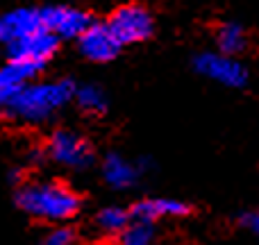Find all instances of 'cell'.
Masks as SVG:
<instances>
[{
  "label": "cell",
  "instance_id": "cell-1",
  "mask_svg": "<svg viewBox=\"0 0 259 245\" xmlns=\"http://www.w3.org/2000/svg\"><path fill=\"white\" fill-rule=\"evenodd\" d=\"M14 200L23 214L41 223H66L82 209V195L59 179H25L18 184Z\"/></svg>",
  "mask_w": 259,
  "mask_h": 245
},
{
  "label": "cell",
  "instance_id": "cell-2",
  "mask_svg": "<svg viewBox=\"0 0 259 245\" xmlns=\"http://www.w3.org/2000/svg\"><path fill=\"white\" fill-rule=\"evenodd\" d=\"M73 93H75V82L73 80H30L14 95V100L5 112V118L27 125L48 123L59 109L73 103Z\"/></svg>",
  "mask_w": 259,
  "mask_h": 245
},
{
  "label": "cell",
  "instance_id": "cell-3",
  "mask_svg": "<svg viewBox=\"0 0 259 245\" xmlns=\"http://www.w3.org/2000/svg\"><path fill=\"white\" fill-rule=\"evenodd\" d=\"M46 157L62 168L73 173H84L94 166L96 150L87 136L73 129H55L46 141Z\"/></svg>",
  "mask_w": 259,
  "mask_h": 245
},
{
  "label": "cell",
  "instance_id": "cell-4",
  "mask_svg": "<svg viewBox=\"0 0 259 245\" xmlns=\"http://www.w3.org/2000/svg\"><path fill=\"white\" fill-rule=\"evenodd\" d=\"M107 27L116 41L125 45L143 43L155 34V16L141 3H123L107 16Z\"/></svg>",
  "mask_w": 259,
  "mask_h": 245
},
{
  "label": "cell",
  "instance_id": "cell-5",
  "mask_svg": "<svg viewBox=\"0 0 259 245\" xmlns=\"http://www.w3.org/2000/svg\"><path fill=\"white\" fill-rule=\"evenodd\" d=\"M193 68L205 80H211L225 89H243L250 80L246 64L234 55H225L221 50H205L193 57Z\"/></svg>",
  "mask_w": 259,
  "mask_h": 245
},
{
  "label": "cell",
  "instance_id": "cell-6",
  "mask_svg": "<svg viewBox=\"0 0 259 245\" xmlns=\"http://www.w3.org/2000/svg\"><path fill=\"white\" fill-rule=\"evenodd\" d=\"M59 43H62V41H59L53 32L41 27V30H36V32H32V34L23 36V39L14 41V43L5 45L3 50H5V57L7 59L32 64V66H39L41 71H44L50 59L57 55Z\"/></svg>",
  "mask_w": 259,
  "mask_h": 245
},
{
  "label": "cell",
  "instance_id": "cell-7",
  "mask_svg": "<svg viewBox=\"0 0 259 245\" xmlns=\"http://www.w3.org/2000/svg\"><path fill=\"white\" fill-rule=\"evenodd\" d=\"M39 14L44 27L53 32L59 41H75L94 21V16L87 9L73 7V5H46V7H39Z\"/></svg>",
  "mask_w": 259,
  "mask_h": 245
},
{
  "label": "cell",
  "instance_id": "cell-8",
  "mask_svg": "<svg viewBox=\"0 0 259 245\" xmlns=\"http://www.w3.org/2000/svg\"><path fill=\"white\" fill-rule=\"evenodd\" d=\"M77 48L82 57L94 64H107L118 57L123 45L116 41V36L109 32L105 21H91V25L77 36Z\"/></svg>",
  "mask_w": 259,
  "mask_h": 245
},
{
  "label": "cell",
  "instance_id": "cell-9",
  "mask_svg": "<svg viewBox=\"0 0 259 245\" xmlns=\"http://www.w3.org/2000/svg\"><path fill=\"white\" fill-rule=\"evenodd\" d=\"M146 168L148 166H143L141 161L127 159L121 152H107L103 159V166H100V173H103V179L107 182L109 188H114V191H130V188H134L139 184Z\"/></svg>",
  "mask_w": 259,
  "mask_h": 245
},
{
  "label": "cell",
  "instance_id": "cell-10",
  "mask_svg": "<svg viewBox=\"0 0 259 245\" xmlns=\"http://www.w3.org/2000/svg\"><path fill=\"white\" fill-rule=\"evenodd\" d=\"M191 214V207L184 200L178 198H166V195H157V198H143V200L134 202L130 207V216L134 220H146V223H159L166 218H184Z\"/></svg>",
  "mask_w": 259,
  "mask_h": 245
},
{
  "label": "cell",
  "instance_id": "cell-11",
  "mask_svg": "<svg viewBox=\"0 0 259 245\" xmlns=\"http://www.w3.org/2000/svg\"><path fill=\"white\" fill-rule=\"evenodd\" d=\"M41 73L44 71L39 66H32V64L25 62H14V59H7L0 66V118H5L9 103L23 89V84H27L30 80H36Z\"/></svg>",
  "mask_w": 259,
  "mask_h": 245
},
{
  "label": "cell",
  "instance_id": "cell-12",
  "mask_svg": "<svg viewBox=\"0 0 259 245\" xmlns=\"http://www.w3.org/2000/svg\"><path fill=\"white\" fill-rule=\"evenodd\" d=\"M41 14L39 7H16L0 16V48L41 30Z\"/></svg>",
  "mask_w": 259,
  "mask_h": 245
},
{
  "label": "cell",
  "instance_id": "cell-13",
  "mask_svg": "<svg viewBox=\"0 0 259 245\" xmlns=\"http://www.w3.org/2000/svg\"><path fill=\"white\" fill-rule=\"evenodd\" d=\"M214 39H216V48L225 55H234L239 57L241 53H246L248 43V30L237 21H223L216 25V32H214Z\"/></svg>",
  "mask_w": 259,
  "mask_h": 245
},
{
  "label": "cell",
  "instance_id": "cell-14",
  "mask_svg": "<svg viewBox=\"0 0 259 245\" xmlns=\"http://www.w3.org/2000/svg\"><path fill=\"white\" fill-rule=\"evenodd\" d=\"M73 103H75L77 109H80L82 114H87V116H103L109 109L107 93L96 84H82V86L75 84Z\"/></svg>",
  "mask_w": 259,
  "mask_h": 245
},
{
  "label": "cell",
  "instance_id": "cell-15",
  "mask_svg": "<svg viewBox=\"0 0 259 245\" xmlns=\"http://www.w3.org/2000/svg\"><path fill=\"white\" fill-rule=\"evenodd\" d=\"M132 216H130V209L125 207H118V205H109L103 207L98 214L94 216V225L98 232L107 234V236H118L123 229L130 225Z\"/></svg>",
  "mask_w": 259,
  "mask_h": 245
},
{
  "label": "cell",
  "instance_id": "cell-16",
  "mask_svg": "<svg viewBox=\"0 0 259 245\" xmlns=\"http://www.w3.org/2000/svg\"><path fill=\"white\" fill-rule=\"evenodd\" d=\"M118 245H155V223L130 220V225L118 234Z\"/></svg>",
  "mask_w": 259,
  "mask_h": 245
},
{
  "label": "cell",
  "instance_id": "cell-17",
  "mask_svg": "<svg viewBox=\"0 0 259 245\" xmlns=\"http://www.w3.org/2000/svg\"><path fill=\"white\" fill-rule=\"evenodd\" d=\"M75 241H77L75 229L68 227V225H57V227H53L50 232H46L41 236L39 245H75Z\"/></svg>",
  "mask_w": 259,
  "mask_h": 245
},
{
  "label": "cell",
  "instance_id": "cell-18",
  "mask_svg": "<svg viewBox=\"0 0 259 245\" xmlns=\"http://www.w3.org/2000/svg\"><path fill=\"white\" fill-rule=\"evenodd\" d=\"M237 223L241 225L243 229H248L250 234L259 236V209H248V211H241L237 218Z\"/></svg>",
  "mask_w": 259,
  "mask_h": 245
}]
</instances>
